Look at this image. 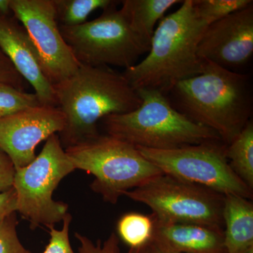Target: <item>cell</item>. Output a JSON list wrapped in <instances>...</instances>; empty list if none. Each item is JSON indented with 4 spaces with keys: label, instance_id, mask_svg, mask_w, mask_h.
Segmentation results:
<instances>
[{
    "label": "cell",
    "instance_id": "cell-1",
    "mask_svg": "<svg viewBox=\"0 0 253 253\" xmlns=\"http://www.w3.org/2000/svg\"><path fill=\"white\" fill-rule=\"evenodd\" d=\"M53 86L56 106L66 118L59 133L64 149L99 136L97 123L103 118L134 111L141 103L123 73L108 66L81 65L73 76Z\"/></svg>",
    "mask_w": 253,
    "mask_h": 253
},
{
    "label": "cell",
    "instance_id": "cell-2",
    "mask_svg": "<svg viewBox=\"0 0 253 253\" xmlns=\"http://www.w3.org/2000/svg\"><path fill=\"white\" fill-rule=\"evenodd\" d=\"M207 27L196 14L193 0L182 1L155 30L147 56L125 70L123 76L135 90L156 89L167 95L179 82L204 71L197 50Z\"/></svg>",
    "mask_w": 253,
    "mask_h": 253
},
{
    "label": "cell",
    "instance_id": "cell-3",
    "mask_svg": "<svg viewBox=\"0 0 253 253\" xmlns=\"http://www.w3.org/2000/svg\"><path fill=\"white\" fill-rule=\"evenodd\" d=\"M204 62L202 73L179 82L168 94L177 111L216 131L229 145L251 121V82L246 75Z\"/></svg>",
    "mask_w": 253,
    "mask_h": 253
},
{
    "label": "cell",
    "instance_id": "cell-4",
    "mask_svg": "<svg viewBox=\"0 0 253 253\" xmlns=\"http://www.w3.org/2000/svg\"><path fill=\"white\" fill-rule=\"evenodd\" d=\"M136 91L141 100L137 109L101 120L108 135L136 147L159 150L221 141L216 131L177 111L167 95L156 89Z\"/></svg>",
    "mask_w": 253,
    "mask_h": 253
},
{
    "label": "cell",
    "instance_id": "cell-5",
    "mask_svg": "<svg viewBox=\"0 0 253 253\" xmlns=\"http://www.w3.org/2000/svg\"><path fill=\"white\" fill-rule=\"evenodd\" d=\"M76 169L93 174L91 189L116 204L126 191L163 174L129 143L101 135L65 149Z\"/></svg>",
    "mask_w": 253,
    "mask_h": 253
},
{
    "label": "cell",
    "instance_id": "cell-6",
    "mask_svg": "<svg viewBox=\"0 0 253 253\" xmlns=\"http://www.w3.org/2000/svg\"><path fill=\"white\" fill-rule=\"evenodd\" d=\"M63 39L81 65L100 67L134 66L149 51L150 43L136 34L116 6L76 26H59Z\"/></svg>",
    "mask_w": 253,
    "mask_h": 253
},
{
    "label": "cell",
    "instance_id": "cell-7",
    "mask_svg": "<svg viewBox=\"0 0 253 253\" xmlns=\"http://www.w3.org/2000/svg\"><path fill=\"white\" fill-rule=\"evenodd\" d=\"M75 169L56 134L46 139L33 162L16 169L13 188L17 197V212L33 227H48L63 220L68 205L54 201L53 193L60 181Z\"/></svg>",
    "mask_w": 253,
    "mask_h": 253
},
{
    "label": "cell",
    "instance_id": "cell-8",
    "mask_svg": "<svg viewBox=\"0 0 253 253\" xmlns=\"http://www.w3.org/2000/svg\"><path fill=\"white\" fill-rule=\"evenodd\" d=\"M124 196L151 208V215L160 222L222 229L224 196L204 186L161 174Z\"/></svg>",
    "mask_w": 253,
    "mask_h": 253
},
{
    "label": "cell",
    "instance_id": "cell-9",
    "mask_svg": "<svg viewBox=\"0 0 253 253\" xmlns=\"http://www.w3.org/2000/svg\"><path fill=\"white\" fill-rule=\"evenodd\" d=\"M226 146L221 141H211L172 149H136L163 174L204 186L226 196L253 199V190L231 168Z\"/></svg>",
    "mask_w": 253,
    "mask_h": 253
},
{
    "label": "cell",
    "instance_id": "cell-10",
    "mask_svg": "<svg viewBox=\"0 0 253 253\" xmlns=\"http://www.w3.org/2000/svg\"><path fill=\"white\" fill-rule=\"evenodd\" d=\"M10 8L27 32L53 85L77 72L81 65L61 35L53 0H10Z\"/></svg>",
    "mask_w": 253,
    "mask_h": 253
},
{
    "label": "cell",
    "instance_id": "cell-11",
    "mask_svg": "<svg viewBox=\"0 0 253 253\" xmlns=\"http://www.w3.org/2000/svg\"><path fill=\"white\" fill-rule=\"evenodd\" d=\"M66 118L57 106L31 108L0 119V150L12 161L15 168H25L36 159L42 141L60 133Z\"/></svg>",
    "mask_w": 253,
    "mask_h": 253
},
{
    "label": "cell",
    "instance_id": "cell-12",
    "mask_svg": "<svg viewBox=\"0 0 253 253\" xmlns=\"http://www.w3.org/2000/svg\"><path fill=\"white\" fill-rule=\"evenodd\" d=\"M253 53V3L209 25L199 46L198 56L229 71L244 66Z\"/></svg>",
    "mask_w": 253,
    "mask_h": 253
},
{
    "label": "cell",
    "instance_id": "cell-13",
    "mask_svg": "<svg viewBox=\"0 0 253 253\" xmlns=\"http://www.w3.org/2000/svg\"><path fill=\"white\" fill-rule=\"evenodd\" d=\"M0 49L25 81L33 86L41 104L56 106L54 86L43 72L36 50L27 32L16 20L1 15Z\"/></svg>",
    "mask_w": 253,
    "mask_h": 253
},
{
    "label": "cell",
    "instance_id": "cell-14",
    "mask_svg": "<svg viewBox=\"0 0 253 253\" xmlns=\"http://www.w3.org/2000/svg\"><path fill=\"white\" fill-rule=\"evenodd\" d=\"M154 220L155 237L176 252L226 253L223 229L199 224H174Z\"/></svg>",
    "mask_w": 253,
    "mask_h": 253
},
{
    "label": "cell",
    "instance_id": "cell-15",
    "mask_svg": "<svg viewBox=\"0 0 253 253\" xmlns=\"http://www.w3.org/2000/svg\"><path fill=\"white\" fill-rule=\"evenodd\" d=\"M224 244L226 253L253 251V205L235 195L224 196L223 207Z\"/></svg>",
    "mask_w": 253,
    "mask_h": 253
},
{
    "label": "cell",
    "instance_id": "cell-16",
    "mask_svg": "<svg viewBox=\"0 0 253 253\" xmlns=\"http://www.w3.org/2000/svg\"><path fill=\"white\" fill-rule=\"evenodd\" d=\"M121 10L132 31L151 44L156 25L179 0H123Z\"/></svg>",
    "mask_w": 253,
    "mask_h": 253
},
{
    "label": "cell",
    "instance_id": "cell-17",
    "mask_svg": "<svg viewBox=\"0 0 253 253\" xmlns=\"http://www.w3.org/2000/svg\"><path fill=\"white\" fill-rule=\"evenodd\" d=\"M226 158L234 172L253 189V123L252 120L244 126L230 144L226 146Z\"/></svg>",
    "mask_w": 253,
    "mask_h": 253
},
{
    "label": "cell",
    "instance_id": "cell-18",
    "mask_svg": "<svg viewBox=\"0 0 253 253\" xmlns=\"http://www.w3.org/2000/svg\"><path fill=\"white\" fill-rule=\"evenodd\" d=\"M60 26H76L86 22L95 10L116 6L119 1L112 0H53Z\"/></svg>",
    "mask_w": 253,
    "mask_h": 253
},
{
    "label": "cell",
    "instance_id": "cell-19",
    "mask_svg": "<svg viewBox=\"0 0 253 253\" xmlns=\"http://www.w3.org/2000/svg\"><path fill=\"white\" fill-rule=\"evenodd\" d=\"M117 230L120 237L129 247H139L153 237L154 218L140 213H126L118 221Z\"/></svg>",
    "mask_w": 253,
    "mask_h": 253
},
{
    "label": "cell",
    "instance_id": "cell-20",
    "mask_svg": "<svg viewBox=\"0 0 253 253\" xmlns=\"http://www.w3.org/2000/svg\"><path fill=\"white\" fill-rule=\"evenodd\" d=\"M253 3L252 0H193L196 14L208 26Z\"/></svg>",
    "mask_w": 253,
    "mask_h": 253
},
{
    "label": "cell",
    "instance_id": "cell-21",
    "mask_svg": "<svg viewBox=\"0 0 253 253\" xmlns=\"http://www.w3.org/2000/svg\"><path fill=\"white\" fill-rule=\"evenodd\" d=\"M42 105L36 93L25 92L5 83H0V119Z\"/></svg>",
    "mask_w": 253,
    "mask_h": 253
},
{
    "label": "cell",
    "instance_id": "cell-22",
    "mask_svg": "<svg viewBox=\"0 0 253 253\" xmlns=\"http://www.w3.org/2000/svg\"><path fill=\"white\" fill-rule=\"evenodd\" d=\"M16 212L0 221V253H33L21 244L16 231Z\"/></svg>",
    "mask_w": 253,
    "mask_h": 253
},
{
    "label": "cell",
    "instance_id": "cell-23",
    "mask_svg": "<svg viewBox=\"0 0 253 253\" xmlns=\"http://www.w3.org/2000/svg\"><path fill=\"white\" fill-rule=\"evenodd\" d=\"M71 220L72 216L68 213L63 219L61 230H56L54 226H48L50 230L49 243L43 253H74L69 239Z\"/></svg>",
    "mask_w": 253,
    "mask_h": 253
},
{
    "label": "cell",
    "instance_id": "cell-24",
    "mask_svg": "<svg viewBox=\"0 0 253 253\" xmlns=\"http://www.w3.org/2000/svg\"><path fill=\"white\" fill-rule=\"evenodd\" d=\"M76 237L80 243L78 253H121L119 239L114 233H112L103 244L100 240L94 244L90 239L79 233H76Z\"/></svg>",
    "mask_w": 253,
    "mask_h": 253
},
{
    "label": "cell",
    "instance_id": "cell-25",
    "mask_svg": "<svg viewBox=\"0 0 253 253\" xmlns=\"http://www.w3.org/2000/svg\"><path fill=\"white\" fill-rule=\"evenodd\" d=\"M0 83L10 84L20 89L24 90L26 81L16 71L14 65L9 58L0 49Z\"/></svg>",
    "mask_w": 253,
    "mask_h": 253
},
{
    "label": "cell",
    "instance_id": "cell-26",
    "mask_svg": "<svg viewBox=\"0 0 253 253\" xmlns=\"http://www.w3.org/2000/svg\"><path fill=\"white\" fill-rule=\"evenodd\" d=\"M16 168L11 158L0 150V193L12 189Z\"/></svg>",
    "mask_w": 253,
    "mask_h": 253
},
{
    "label": "cell",
    "instance_id": "cell-27",
    "mask_svg": "<svg viewBox=\"0 0 253 253\" xmlns=\"http://www.w3.org/2000/svg\"><path fill=\"white\" fill-rule=\"evenodd\" d=\"M126 253H181L176 252L153 235L146 244L139 247L130 248Z\"/></svg>",
    "mask_w": 253,
    "mask_h": 253
},
{
    "label": "cell",
    "instance_id": "cell-28",
    "mask_svg": "<svg viewBox=\"0 0 253 253\" xmlns=\"http://www.w3.org/2000/svg\"><path fill=\"white\" fill-rule=\"evenodd\" d=\"M17 212V197L14 188L0 193V221L11 213Z\"/></svg>",
    "mask_w": 253,
    "mask_h": 253
},
{
    "label": "cell",
    "instance_id": "cell-29",
    "mask_svg": "<svg viewBox=\"0 0 253 253\" xmlns=\"http://www.w3.org/2000/svg\"><path fill=\"white\" fill-rule=\"evenodd\" d=\"M11 11L10 0H0V15L8 16Z\"/></svg>",
    "mask_w": 253,
    "mask_h": 253
},
{
    "label": "cell",
    "instance_id": "cell-30",
    "mask_svg": "<svg viewBox=\"0 0 253 253\" xmlns=\"http://www.w3.org/2000/svg\"><path fill=\"white\" fill-rule=\"evenodd\" d=\"M249 253H253V251H252V252H250Z\"/></svg>",
    "mask_w": 253,
    "mask_h": 253
}]
</instances>
